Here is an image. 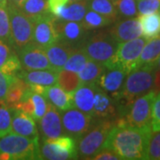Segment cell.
Masks as SVG:
<instances>
[{
	"mask_svg": "<svg viewBox=\"0 0 160 160\" xmlns=\"http://www.w3.org/2000/svg\"><path fill=\"white\" fill-rule=\"evenodd\" d=\"M152 132L151 126L135 127L116 123L109 132L103 149L113 151L120 159H146Z\"/></svg>",
	"mask_w": 160,
	"mask_h": 160,
	"instance_id": "6da1fadb",
	"label": "cell"
},
{
	"mask_svg": "<svg viewBox=\"0 0 160 160\" xmlns=\"http://www.w3.org/2000/svg\"><path fill=\"white\" fill-rule=\"evenodd\" d=\"M155 69L154 65H146L126 75L122 89L116 99L121 116L135 99L152 91Z\"/></svg>",
	"mask_w": 160,
	"mask_h": 160,
	"instance_id": "7a4b0ae2",
	"label": "cell"
},
{
	"mask_svg": "<svg viewBox=\"0 0 160 160\" xmlns=\"http://www.w3.org/2000/svg\"><path fill=\"white\" fill-rule=\"evenodd\" d=\"M38 138H29L10 132L0 138V159H41Z\"/></svg>",
	"mask_w": 160,
	"mask_h": 160,
	"instance_id": "3957f363",
	"label": "cell"
},
{
	"mask_svg": "<svg viewBox=\"0 0 160 160\" xmlns=\"http://www.w3.org/2000/svg\"><path fill=\"white\" fill-rule=\"evenodd\" d=\"M116 121L113 119H101L92 122L91 127L80 137L77 142L78 157L84 159H92L103 149V145L113 128Z\"/></svg>",
	"mask_w": 160,
	"mask_h": 160,
	"instance_id": "277c9868",
	"label": "cell"
},
{
	"mask_svg": "<svg viewBox=\"0 0 160 160\" xmlns=\"http://www.w3.org/2000/svg\"><path fill=\"white\" fill-rule=\"evenodd\" d=\"M118 43L111 37L109 31L101 30L89 35L82 48L90 60L103 64L105 67L114 56Z\"/></svg>",
	"mask_w": 160,
	"mask_h": 160,
	"instance_id": "5b68a950",
	"label": "cell"
},
{
	"mask_svg": "<svg viewBox=\"0 0 160 160\" xmlns=\"http://www.w3.org/2000/svg\"><path fill=\"white\" fill-rule=\"evenodd\" d=\"M147 39L144 37L118 44L114 56L106 69H119L126 74L137 68V62Z\"/></svg>",
	"mask_w": 160,
	"mask_h": 160,
	"instance_id": "8992f818",
	"label": "cell"
},
{
	"mask_svg": "<svg viewBox=\"0 0 160 160\" xmlns=\"http://www.w3.org/2000/svg\"><path fill=\"white\" fill-rule=\"evenodd\" d=\"M157 94L152 91L135 99L121 118L116 120L117 124L135 127L150 126L152 104Z\"/></svg>",
	"mask_w": 160,
	"mask_h": 160,
	"instance_id": "52a82bcc",
	"label": "cell"
},
{
	"mask_svg": "<svg viewBox=\"0 0 160 160\" xmlns=\"http://www.w3.org/2000/svg\"><path fill=\"white\" fill-rule=\"evenodd\" d=\"M11 25V46L18 52L33 39V21L16 6L7 5Z\"/></svg>",
	"mask_w": 160,
	"mask_h": 160,
	"instance_id": "ba28073f",
	"label": "cell"
},
{
	"mask_svg": "<svg viewBox=\"0 0 160 160\" xmlns=\"http://www.w3.org/2000/svg\"><path fill=\"white\" fill-rule=\"evenodd\" d=\"M40 158L49 160H68L78 158L76 140L68 135L43 140L39 147Z\"/></svg>",
	"mask_w": 160,
	"mask_h": 160,
	"instance_id": "9c48e42d",
	"label": "cell"
},
{
	"mask_svg": "<svg viewBox=\"0 0 160 160\" xmlns=\"http://www.w3.org/2000/svg\"><path fill=\"white\" fill-rule=\"evenodd\" d=\"M52 25L58 40H63L77 47L82 46L89 37V30L84 27L81 22L65 21L53 15Z\"/></svg>",
	"mask_w": 160,
	"mask_h": 160,
	"instance_id": "30bf717a",
	"label": "cell"
},
{
	"mask_svg": "<svg viewBox=\"0 0 160 160\" xmlns=\"http://www.w3.org/2000/svg\"><path fill=\"white\" fill-rule=\"evenodd\" d=\"M92 119V116L74 107L64 110L62 114V122L65 135L72 137L77 142L91 127Z\"/></svg>",
	"mask_w": 160,
	"mask_h": 160,
	"instance_id": "8fae6325",
	"label": "cell"
},
{
	"mask_svg": "<svg viewBox=\"0 0 160 160\" xmlns=\"http://www.w3.org/2000/svg\"><path fill=\"white\" fill-rule=\"evenodd\" d=\"M16 52L22 63V68L25 70L52 69L45 49L33 42Z\"/></svg>",
	"mask_w": 160,
	"mask_h": 160,
	"instance_id": "7c38bea8",
	"label": "cell"
},
{
	"mask_svg": "<svg viewBox=\"0 0 160 160\" xmlns=\"http://www.w3.org/2000/svg\"><path fill=\"white\" fill-rule=\"evenodd\" d=\"M52 14L48 13L33 21L32 42L44 49L58 40L52 25Z\"/></svg>",
	"mask_w": 160,
	"mask_h": 160,
	"instance_id": "4fadbf2b",
	"label": "cell"
},
{
	"mask_svg": "<svg viewBox=\"0 0 160 160\" xmlns=\"http://www.w3.org/2000/svg\"><path fill=\"white\" fill-rule=\"evenodd\" d=\"M58 110L59 109L48 102L46 113L39 120L40 131L44 140L65 135L62 122V114Z\"/></svg>",
	"mask_w": 160,
	"mask_h": 160,
	"instance_id": "5bb4252c",
	"label": "cell"
},
{
	"mask_svg": "<svg viewBox=\"0 0 160 160\" xmlns=\"http://www.w3.org/2000/svg\"><path fill=\"white\" fill-rule=\"evenodd\" d=\"M108 31L118 44L140 38L142 35L138 17L128 18L115 22Z\"/></svg>",
	"mask_w": 160,
	"mask_h": 160,
	"instance_id": "9a60e30c",
	"label": "cell"
},
{
	"mask_svg": "<svg viewBox=\"0 0 160 160\" xmlns=\"http://www.w3.org/2000/svg\"><path fill=\"white\" fill-rule=\"evenodd\" d=\"M118 110L117 101L98 86L93 101V118L96 119H114Z\"/></svg>",
	"mask_w": 160,
	"mask_h": 160,
	"instance_id": "2e32d148",
	"label": "cell"
},
{
	"mask_svg": "<svg viewBox=\"0 0 160 160\" xmlns=\"http://www.w3.org/2000/svg\"><path fill=\"white\" fill-rule=\"evenodd\" d=\"M77 48L78 47L63 40H56L52 45L47 46L45 51L52 69L57 72L62 70L70 54Z\"/></svg>",
	"mask_w": 160,
	"mask_h": 160,
	"instance_id": "e0dca14e",
	"label": "cell"
},
{
	"mask_svg": "<svg viewBox=\"0 0 160 160\" xmlns=\"http://www.w3.org/2000/svg\"><path fill=\"white\" fill-rule=\"evenodd\" d=\"M126 75L119 69H106L95 84L116 100L124 85Z\"/></svg>",
	"mask_w": 160,
	"mask_h": 160,
	"instance_id": "ac0fdd59",
	"label": "cell"
},
{
	"mask_svg": "<svg viewBox=\"0 0 160 160\" xmlns=\"http://www.w3.org/2000/svg\"><path fill=\"white\" fill-rule=\"evenodd\" d=\"M12 132L29 138H38V130L35 119L20 109H12Z\"/></svg>",
	"mask_w": 160,
	"mask_h": 160,
	"instance_id": "d6986e66",
	"label": "cell"
},
{
	"mask_svg": "<svg viewBox=\"0 0 160 160\" xmlns=\"http://www.w3.org/2000/svg\"><path fill=\"white\" fill-rule=\"evenodd\" d=\"M15 76L22 78L30 86L47 87L57 84L58 72L52 69L25 70L22 69Z\"/></svg>",
	"mask_w": 160,
	"mask_h": 160,
	"instance_id": "ffe728a7",
	"label": "cell"
},
{
	"mask_svg": "<svg viewBox=\"0 0 160 160\" xmlns=\"http://www.w3.org/2000/svg\"><path fill=\"white\" fill-rule=\"evenodd\" d=\"M97 87L96 84H81L73 92L74 108L93 117V101Z\"/></svg>",
	"mask_w": 160,
	"mask_h": 160,
	"instance_id": "44dd1931",
	"label": "cell"
},
{
	"mask_svg": "<svg viewBox=\"0 0 160 160\" xmlns=\"http://www.w3.org/2000/svg\"><path fill=\"white\" fill-rule=\"evenodd\" d=\"M42 95L48 101V102L62 111L74 107L73 93L67 92L56 85L45 87Z\"/></svg>",
	"mask_w": 160,
	"mask_h": 160,
	"instance_id": "7402d4cb",
	"label": "cell"
},
{
	"mask_svg": "<svg viewBox=\"0 0 160 160\" xmlns=\"http://www.w3.org/2000/svg\"><path fill=\"white\" fill-rule=\"evenodd\" d=\"M160 56V35L147 40L143 46L137 62V68L146 65H153ZM136 68V69H137Z\"/></svg>",
	"mask_w": 160,
	"mask_h": 160,
	"instance_id": "603a6c76",
	"label": "cell"
},
{
	"mask_svg": "<svg viewBox=\"0 0 160 160\" xmlns=\"http://www.w3.org/2000/svg\"><path fill=\"white\" fill-rule=\"evenodd\" d=\"M143 37L147 40L160 35V11L138 16Z\"/></svg>",
	"mask_w": 160,
	"mask_h": 160,
	"instance_id": "cb8c5ba5",
	"label": "cell"
},
{
	"mask_svg": "<svg viewBox=\"0 0 160 160\" xmlns=\"http://www.w3.org/2000/svg\"><path fill=\"white\" fill-rule=\"evenodd\" d=\"M89 6V0H78L69 2L60 12L59 17L65 21L81 22L85 16L86 9Z\"/></svg>",
	"mask_w": 160,
	"mask_h": 160,
	"instance_id": "d4e9b609",
	"label": "cell"
},
{
	"mask_svg": "<svg viewBox=\"0 0 160 160\" xmlns=\"http://www.w3.org/2000/svg\"><path fill=\"white\" fill-rule=\"evenodd\" d=\"M18 8L32 21L50 13L47 0H25Z\"/></svg>",
	"mask_w": 160,
	"mask_h": 160,
	"instance_id": "484cf974",
	"label": "cell"
},
{
	"mask_svg": "<svg viewBox=\"0 0 160 160\" xmlns=\"http://www.w3.org/2000/svg\"><path fill=\"white\" fill-rule=\"evenodd\" d=\"M105 69L106 67L103 64L89 59L85 67L78 73L81 84H95Z\"/></svg>",
	"mask_w": 160,
	"mask_h": 160,
	"instance_id": "4316f807",
	"label": "cell"
},
{
	"mask_svg": "<svg viewBox=\"0 0 160 160\" xmlns=\"http://www.w3.org/2000/svg\"><path fill=\"white\" fill-rule=\"evenodd\" d=\"M29 87L30 86L28 85L22 78L15 76V79L7 92L4 102L12 109L18 102H21L26 91Z\"/></svg>",
	"mask_w": 160,
	"mask_h": 160,
	"instance_id": "83f0119b",
	"label": "cell"
},
{
	"mask_svg": "<svg viewBox=\"0 0 160 160\" xmlns=\"http://www.w3.org/2000/svg\"><path fill=\"white\" fill-rule=\"evenodd\" d=\"M57 85L67 92L73 93L81 85V81L77 72L62 69L58 72Z\"/></svg>",
	"mask_w": 160,
	"mask_h": 160,
	"instance_id": "f1b7e54d",
	"label": "cell"
},
{
	"mask_svg": "<svg viewBox=\"0 0 160 160\" xmlns=\"http://www.w3.org/2000/svg\"><path fill=\"white\" fill-rule=\"evenodd\" d=\"M90 8L92 11L109 19L112 23L116 22L119 18L117 9L110 0H91Z\"/></svg>",
	"mask_w": 160,
	"mask_h": 160,
	"instance_id": "f546056e",
	"label": "cell"
},
{
	"mask_svg": "<svg viewBox=\"0 0 160 160\" xmlns=\"http://www.w3.org/2000/svg\"><path fill=\"white\" fill-rule=\"evenodd\" d=\"M88 60L89 58L87 57L85 51L80 46L70 54L68 61L64 64L62 69L78 73L85 67L86 62Z\"/></svg>",
	"mask_w": 160,
	"mask_h": 160,
	"instance_id": "4dcf8cb0",
	"label": "cell"
},
{
	"mask_svg": "<svg viewBox=\"0 0 160 160\" xmlns=\"http://www.w3.org/2000/svg\"><path fill=\"white\" fill-rule=\"evenodd\" d=\"M81 22L84 25V27L89 31L102 29L103 27H106L112 23L109 19H107L106 17L102 16V14L92 11V10H90L86 12Z\"/></svg>",
	"mask_w": 160,
	"mask_h": 160,
	"instance_id": "1f68e13d",
	"label": "cell"
},
{
	"mask_svg": "<svg viewBox=\"0 0 160 160\" xmlns=\"http://www.w3.org/2000/svg\"><path fill=\"white\" fill-rule=\"evenodd\" d=\"M117 9L118 17L123 19L136 17L138 15L135 0H110Z\"/></svg>",
	"mask_w": 160,
	"mask_h": 160,
	"instance_id": "d6a6232c",
	"label": "cell"
},
{
	"mask_svg": "<svg viewBox=\"0 0 160 160\" xmlns=\"http://www.w3.org/2000/svg\"><path fill=\"white\" fill-rule=\"evenodd\" d=\"M12 109L0 101V138L12 132Z\"/></svg>",
	"mask_w": 160,
	"mask_h": 160,
	"instance_id": "836d02e7",
	"label": "cell"
},
{
	"mask_svg": "<svg viewBox=\"0 0 160 160\" xmlns=\"http://www.w3.org/2000/svg\"><path fill=\"white\" fill-rule=\"evenodd\" d=\"M0 40L11 46L10 16L6 6H0Z\"/></svg>",
	"mask_w": 160,
	"mask_h": 160,
	"instance_id": "e575fe53",
	"label": "cell"
},
{
	"mask_svg": "<svg viewBox=\"0 0 160 160\" xmlns=\"http://www.w3.org/2000/svg\"><path fill=\"white\" fill-rule=\"evenodd\" d=\"M146 159L160 160V130L152 132L149 137Z\"/></svg>",
	"mask_w": 160,
	"mask_h": 160,
	"instance_id": "d590c367",
	"label": "cell"
},
{
	"mask_svg": "<svg viewBox=\"0 0 160 160\" xmlns=\"http://www.w3.org/2000/svg\"><path fill=\"white\" fill-rule=\"evenodd\" d=\"M31 98L34 103V116L33 118L35 120L39 121L41 118L45 115L46 109H47V106H48V102H46V98L43 95H41L38 92H35L32 90L31 92Z\"/></svg>",
	"mask_w": 160,
	"mask_h": 160,
	"instance_id": "8d00e7d4",
	"label": "cell"
},
{
	"mask_svg": "<svg viewBox=\"0 0 160 160\" xmlns=\"http://www.w3.org/2000/svg\"><path fill=\"white\" fill-rule=\"evenodd\" d=\"M22 69V68L21 61L19 59L17 52L14 50L7 59L6 63L0 68V70L6 74L16 75Z\"/></svg>",
	"mask_w": 160,
	"mask_h": 160,
	"instance_id": "74e56055",
	"label": "cell"
},
{
	"mask_svg": "<svg viewBox=\"0 0 160 160\" xmlns=\"http://www.w3.org/2000/svg\"><path fill=\"white\" fill-rule=\"evenodd\" d=\"M138 14H148L160 11V0H138Z\"/></svg>",
	"mask_w": 160,
	"mask_h": 160,
	"instance_id": "f35d334b",
	"label": "cell"
},
{
	"mask_svg": "<svg viewBox=\"0 0 160 160\" xmlns=\"http://www.w3.org/2000/svg\"><path fill=\"white\" fill-rule=\"evenodd\" d=\"M150 126L153 132L160 130V92L155 96L153 101Z\"/></svg>",
	"mask_w": 160,
	"mask_h": 160,
	"instance_id": "ab89813d",
	"label": "cell"
},
{
	"mask_svg": "<svg viewBox=\"0 0 160 160\" xmlns=\"http://www.w3.org/2000/svg\"><path fill=\"white\" fill-rule=\"evenodd\" d=\"M15 79V75H9L0 70V101H5L6 93Z\"/></svg>",
	"mask_w": 160,
	"mask_h": 160,
	"instance_id": "60d3db41",
	"label": "cell"
},
{
	"mask_svg": "<svg viewBox=\"0 0 160 160\" xmlns=\"http://www.w3.org/2000/svg\"><path fill=\"white\" fill-rule=\"evenodd\" d=\"M69 0H47L48 10L50 13L59 17L60 12L69 4Z\"/></svg>",
	"mask_w": 160,
	"mask_h": 160,
	"instance_id": "b9f144b4",
	"label": "cell"
},
{
	"mask_svg": "<svg viewBox=\"0 0 160 160\" xmlns=\"http://www.w3.org/2000/svg\"><path fill=\"white\" fill-rule=\"evenodd\" d=\"M13 51L14 49L9 44L0 40V68L6 63L7 59Z\"/></svg>",
	"mask_w": 160,
	"mask_h": 160,
	"instance_id": "7bdbcfd3",
	"label": "cell"
},
{
	"mask_svg": "<svg viewBox=\"0 0 160 160\" xmlns=\"http://www.w3.org/2000/svg\"><path fill=\"white\" fill-rule=\"evenodd\" d=\"M92 159L95 160H118L120 158L113 151L107 149H102L98 154H96Z\"/></svg>",
	"mask_w": 160,
	"mask_h": 160,
	"instance_id": "ee69618b",
	"label": "cell"
},
{
	"mask_svg": "<svg viewBox=\"0 0 160 160\" xmlns=\"http://www.w3.org/2000/svg\"><path fill=\"white\" fill-rule=\"evenodd\" d=\"M152 92L156 94L160 92V69H155L154 74V82H153V87Z\"/></svg>",
	"mask_w": 160,
	"mask_h": 160,
	"instance_id": "f6af8a7d",
	"label": "cell"
},
{
	"mask_svg": "<svg viewBox=\"0 0 160 160\" xmlns=\"http://www.w3.org/2000/svg\"><path fill=\"white\" fill-rule=\"evenodd\" d=\"M24 1H25V0H7V5L19 7V6L22 4Z\"/></svg>",
	"mask_w": 160,
	"mask_h": 160,
	"instance_id": "bcb514c9",
	"label": "cell"
},
{
	"mask_svg": "<svg viewBox=\"0 0 160 160\" xmlns=\"http://www.w3.org/2000/svg\"><path fill=\"white\" fill-rule=\"evenodd\" d=\"M153 65H154L155 68H156V69H160V56L158 58V60L156 61V62H155L154 64H153Z\"/></svg>",
	"mask_w": 160,
	"mask_h": 160,
	"instance_id": "7dc6e473",
	"label": "cell"
},
{
	"mask_svg": "<svg viewBox=\"0 0 160 160\" xmlns=\"http://www.w3.org/2000/svg\"><path fill=\"white\" fill-rule=\"evenodd\" d=\"M7 6V0H0V6Z\"/></svg>",
	"mask_w": 160,
	"mask_h": 160,
	"instance_id": "c3c4849f",
	"label": "cell"
},
{
	"mask_svg": "<svg viewBox=\"0 0 160 160\" xmlns=\"http://www.w3.org/2000/svg\"><path fill=\"white\" fill-rule=\"evenodd\" d=\"M74 1H78V0H69V2H74Z\"/></svg>",
	"mask_w": 160,
	"mask_h": 160,
	"instance_id": "681fc988",
	"label": "cell"
}]
</instances>
